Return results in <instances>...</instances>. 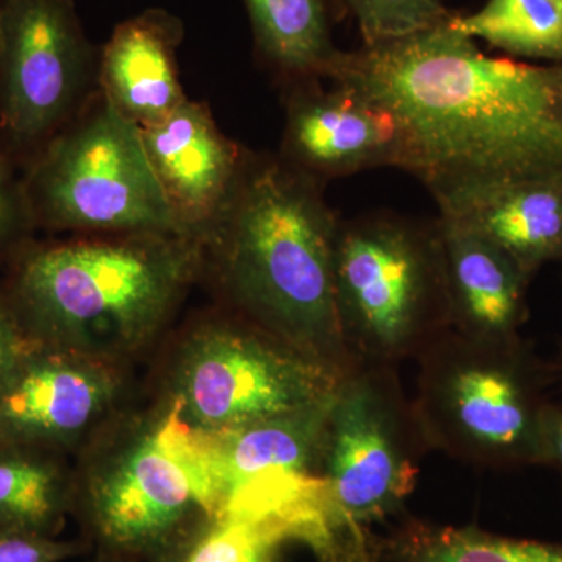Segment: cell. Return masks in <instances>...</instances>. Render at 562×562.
<instances>
[{
  "label": "cell",
  "mask_w": 562,
  "mask_h": 562,
  "mask_svg": "<svg viewBox=\"0 0 562 562\" xmlns=\"http://www.w3.org/2000/svg\"><path fill=\"white\" fill-rule=\"evenodd\" d=\"M3 0H0V7H2Z\"/></svg>",
  "instance_id": "cell-29"
},
{
  "label": "cell",
  "mask_w": 562,
  "mask_h": 562,
  "mask_svg": "<svg viewBox=\"0 0 562 562\" xmlns=\"http://www.w3.org/2000/svg\"><path fill=\"white\" fill-rule=\"evenodd\" d=\"M324 183L280 155H247L241 179L214 222L213 249L225 294L243 319L338 376L357 369L335 297L338 214Z\"/></svg>",
  "instance_id": "cell-2"
},
{
  "label": "cell",
  "mask_w": 562,
  "mask_h": 562,
  "mask_svg": "<svg viewBox=\"0 0 562 562\" xmlns=\"http://www.w3.org/2000/svg\"><path fill=\"white\" fill-rule=\"evenodd\" d=\"M98 61L74 0H3L0 131L9 157H33L90 101Z\"/></svg>",
  "instance_id": "cell-10"
},
{
  "label": "cell",
  "mask_w": 562,
  "mask_h": 562,
  "mask_svg": "<svg viewBox=\"0 0 562 562\" xmlns=\"http://www.w3.org/2000/svg\"><path fill=\"white\" fill-rule=\"evenodd\" d=\"M430 192L439 216L494 244L531 279L562 258V176L468 181Z\"/></svg>",
  "instance_id": "cell-15"
},
{
  "label": "cell",
  "mask_w": 562,
  "mask_h": 562,
  "mask_svg": "<svg viewBox=\"0 0 562 562\" xmlns=\"http://www.w3.org/2000/svg\"><path fill=\"white\" fill-rule=\"evenodd\" d=\"M205 239L91 235L22 255L5 295L33 341L106 361L155 335L201 265Z\"/></svg>",
  "instance_id": "cell-3"
},
{
  "label": "cell",
  "mask_w": 562,
  "mask_h": 562,
  "mask_svg": "<svg viewBox=\"0 0 562 562\" xmlns=\"http://www.w3.org/2000/svg\"><path fill=\"white\" fill-rule=\"evenodd\" d=\"M331 401L231 430H195L183 420L209 490L210 520L283 519L313 542L327 525L324 452Z\"/></svg>",
  "instance_id": "cell-7"
},
{
  "label": "cell",
  "mask_w": 562,
  "mask_h": 562,
  "mask_svg": "<svg viewBox=\"0 0 562 562\" xmlns=\"http://www.w3.org/2000/svg\"><path fill=\"white\" fill-rule=\"evenodd\" d=\"M255 49L283 87L327 80L342 50L333 41V0H243Z\"/></svg>",
  "instance_id": "cell-18"
},
{
  "label": "cell",
  "mask_w": 562,
  "mask_h": 562,
  "mask_svg": "<svg viewBox=\"0 0 562 562\" xmlns=\"http://www.w3.org/2000/svg\"><path fill=\"white\" fill-rule=\"evenodd\" d=\"M362 46L391 43L438 27L453 16L442 0H346Z\"/></svg>",
  "instance_id": "cell-23"
},
{
  "label": "cell",
  "mask_w": 562,
  "mask_h": 562,
  "mask_svg": "<svg viewBox=\"0 0 562 562\" xmlns=\"http://www.w3.org/2000/svg\"><path fill=\"white\" fill-rule=\"evenodd\" d=\"M140 136L181 228L206 239L241 179L249 151L221 132L203 103L190 99L140 128Z\"/></svg>",
  "instance_id": "cell-14"
},
{
  "label": "cell",
  "mask_w": 562,
  "mask_h": 562,
  "mask_svg": "<svg viewBox=\"0 0 562 562\" xmlns=\"http://www.w3.org/2000/svg\"><path fill=\"white\" fill-rule=\"evenodd\" d=\"M22 184L33 224L54 231L188 235L151 169L140 128L98 90L33 155Z\"/></svg>",
  "instance_id": "cell-6"
},
{
  "label": "cell",
  "mask_w": 562,
  "mask_h": 562,
  "mask_svg": "<svg viewBox=\"0 0 562 562\" xmlns=\"http://www.w3.org/2000/svg\"><path fill=\"white\" fill-rule=\"evenodd\" d=\"M33 344L5 295H0V383Z\"/></svg>",
  "instance_id": "cell-26"
},
{
  "label": "cell",
  "mask_w": 562,
  "mask_h": 562,
  "mask_svg": "<svg viewBox=\"0 0 562 562\" xmlns=\"http://www.w3.org/2000/svg\"><path fill=\"white\" fill-rule=\"evenodd\" d=\"M33 224L22 179L5 151H0V255Z\"/></svg>",
  "instance_id": "cell-24"
},
{
  "label": "cell",
  "mask_w": 562,
  "mask_h": 562,
  "mask_svg": "<svg viewBox=\"0 0 562 562\" xmlns=\"http://www.w3.org/2000/svg\"><path fill=\"white\" fill-rule=\"evenodd\" d=\"M419 360L413 405L430 449L492 469L547 465L543 416L557 375L520 335L482 339L452 328Z\"/></svg>",
  "instance_id": "cell-4"
},
{
  "label": "cell",
  "mask_w": 562,
  "mask_h": 562,
  "mask_svg": "<svg viewBox=\"0 0 562 562\" xmlns=\"http://www.w3.org/2000/svg\"><path fill=\"white\" fill-rule=\"evenodd\" d=\"M91 498L99 531L124 549L158 546L192 513L210 519L205 479L176 406L103 469Z\"/></svg>",
  "instance_id": "cell-11"
},
{
  "label": "cell",
  "mask_w": 562,
  "mask_h": 562,
  "mask_svg": "<svg viewBox=\"0 0 562 562\" xmlns=\"http://www.w3.org/2000/svg\"><path fill=\"white\" fill-rule=\"evenodd\" d=\"M341 379L246 319L222 322L184 346L172 405L195 430H231L319 405Z\"/></svg>",
  "instance_id": "cell-9"
},
{
  "label": "cell",
  "mask_w": 562,
  "mask_h": 562,
  "mask_svg": "<svg viewBox=\"0 0 562 562\" xmlns=\"http://www.w3.org/2000/svg\"><path fill=\"white\" fill-rule=\"evenodd\" d=\"M183 22L162 9L144 10L114 27L98 60V91L139 128L187 101L177 68Z\"/></svg>",
  "instance_id": "cell-16"
},
{
  "label": "cell",
  "mask_w": 562,
  "mask_h": 562,
  "mask_svg": "<svg viewBox=\"0 0 562 562\" xmlns=\"http://www.w3.org/2000/svg\"><path fill=\"white\" fill-rule=\"evenodd\" d=\"M80 547L40 532L0 530V562H61Z\"/></svg>",
  "instance_id": "cell-25"
},
{
  "label": "cell",
  "mask_w": 562,
  "mask_h": 562,
  "mask_svg": "<svg viewBox=\"0 0 562 562\" xmlns=\"http://www.w3.org/2000/svg\"><path fill=\"white\" fill-rule=\"evenodd\" d=\"M450 20L408 38L342 50L327 80L394 114L401 169L430 191L562 176V65L491 57Z\"/></svg>",
  "instance_id": "cell-1"
},
{
  "label": "cell",
  "mask_w": 562,
  "mask_h": 562,
  "mask_svg": "<svg viewBox=\"0 0 562 562\" xmlns=\"http://www.w3.org/2000/svg\"><path fill=\"white\" fill-rule=\"evenodd\" d=\"M438 217L453 330L482 339L519 336L531 277L475 232Z\"/></svg>",
  "instance_id": "cell-17"
},
{
  "label": "cell",
  "mask_w": 562,
  "mask_h": 562,
  "mask_svg": "<svg viewBox=\"0 0 562 562\" xmlns=\"http://www.w3.org/2000/svg\"><path fill=\"white\" fill-rule=\"evenodd\" d=\"M543 447L547 465H553L562 476V397L552 398L543 416Z\"/></svg>",
  "instance_id": "cell-27"
},
{
  "label": "cell",
  "mask_w": 562,
  "mask_h": 562,
  "mask_svg": "<svg viewBox=\"0 0 562 562\" xmlns=\"http://www.w3.org/2000/svg\"><path fill=\"white\" fill-rule=\"evenodd\" d=\"M335 297L355 364L419 358L452 330L439 217L383 211L339 222Z\"/></svg>",
  "instance_id": "cell-5"
},
{
  "label": "cell",
  "mask_w": 562,
  "mask_h": 562,
  "mask_svg": "<svg viewBox=\"0 0 562 562\" xmlns=\"http://www.w3.org/2000/svg\"><path fill=\"white\" fill-rule=\"evenodd\" d=\"M394 368L358 366L339 380L325 435L330 531L366 530L412 494L425 441Z\"/></svg>",
  "instance_id": "cell-8"
},
{
  "label": "cell",
  "mask_w": 562,
  "mask_h": 562,
  "mask_svg": "<svg viewBox=\"0 0 562 562\" xmlns=\"http://www.w3.org/2000/svg\"><path fill=\"white\" fill-rule=\"evenodd\" d=\"M280 157L321 183L373 168H398L402 135L391 111L347 85L324 80L283 87Z\"/></svg>",
  "instance_id": "cell-13"
},
{
  "label": "cell",
  "mask_w": 562,
  "mask_h": 562,
  "mask_svg": "<svg viewBox=\"0 0 562 562\" xmlns=\"http://www.w3.org/2000/svg\"><path fill=\"white\" fill-rule=\"evenodd\" d=\"M375 562H562V543L408 520L376 542Z\"/></svg>",
  "instance_id": "cell-19"
},
{
  "label": "cell",
  "mask_w": 562,
  "mask_h": 562,
  "mask_svg": "<svg viewBox=\"0 0 562 562\" xmlns=\"http://www.w3.org/2000/svg\"><path fill=\"white\" fill-rule=\"evenodd\" d=\"M450 24L513 57L562 65V0H487L475 13H453Z\"/></svg>",
  "instance_id": "cell-21"
},
{
  "label": "cell",
  "mask_w": 562,
  "mask_h": 562,
  "mask_svg": "<svg viewBox=\"0 0 562 562\" xmlns=\"http://www.w3.org/2000/svg\"><path fill=\"white\" fill-rule=\"evenodd\" d=\"M554 375H557L558 387L562 392V344L560 350H558L557 358L552 361Z\"/></svg>",
  "instance_id": "cell-28"
},
{
  "label": "cell",
  "mask_w": 562,
  "mask_h": 562,
  "mask_svg": "<svg viewBox=\"0 0 562 562\" xmlns=\"http://www.w3.org/2000/svg\"><path fill=\"white\" fill-rule=\"evenodd\" d=\"M288 539H301V531L288 520L221 517L211 520L184 562H273Z\"/></svg>",
  "instance_id": "cell-22"
},
{
  "label": "cell",
  "mask_w": 562,
  "mask_h": 562,
  "mask_svg": "<svg viewBox=\"0 0 562 562\" xmlns=\"http://www.w3.org/2000/svg\"><path fill=\"white\" fill-rule=\"evenodd\" d=\"M117 387L105 361L33 341L0 383V443L68 446L109 412Z\"/></svg>",
  "instance_id": "cell-12"
},
{
  "label": "cell",
  "mask_w": 562,
  "mask_h": 562,
  "mask_svg": "<svg viewBox=\"0 0 562 562\" xmlns=\"http://www.w3.org/2000/svg\"><path fill=\"white\" fill-rule=\"evenodd\" d=\"M68 503V479L49 450L0 443V530L55 536Z\"/></svg>",
  "instance_id": "cell-20"
}]
</instances>
